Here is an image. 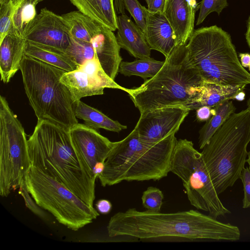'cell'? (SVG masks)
Masks as SVG:
<instances>
[{"label": "cell", "instance_id": "10", "mask_svg": "<svg viewBox=\"0 0 250 250\" xmlns=\"http://www.w3.org/2000/svg\"><path fill=\"white\" fill-rule=\"evenodd\" d=\"M69 131L73 147L83 170L95 182V167L105 163L116 142H111L97 130L85 124L78 123Z\"/></svg>", "mask_w": 250, "mask_h": 250}, {"label": "cell", "instance_id": "13", "mask_svg": "<svg viewBox=\"0 0 250 250\" xmlns=\"http://www.w3.org/2000/svg\"><path fill=\"white\" fill-rule=\"evenodd\" d=\"M23 37L28 42L65 52L71 43V37L62 15L46 8L41 10Z\"/></svg>", "mask_w": 250, "mask_h": 250}, {"label": "cell", "instance_id": "3", "mask_svg": "<svg viewBox=\"0 0 250 250\" xmlns=\"http://www.w3.org/2000/svg\"><path fill=\"white\" fill-rule=\"evenodd\" d=\"M177 140L172 134L154 144L145 142L133 129L116 144L98 176L103 187L123 181L159 180L170 172L171 163Z\"/></svg>", "mask_w": 250, "mask_h": 250}, {"label": "cell", "instance_id": "11", "mask_svg": "<svg viewBox=\"0 0 250 250\" xmlns=\"http://www.w3.org/2000/svg\"><path fill=\"white\" fill-rule=\"evenodd\" d=\"M60 80L68 89L74 103L83 97L103 95L105 88L120 89L126 93L129 90L106 75L97 58L79 65L75 70L65 72Z\"/></svg>", "mask_w": 250, "mask_h": 250}, {"label": "cell", "instance_id": "22", "mask_svg": "<svg viewBox=\"0 0 250 250\" xmlns=\"http://www.w3.org/2000/svg\"><path fill=\"white\" fill-rule=\"evenodd\" d=\"M62 16L71 38L78 41L89 42L103 25L79 11H71Z\"/></svg>", "mask_w": 250, "mask_h": 250}, {"label": "cell", "instance_id": "41", "mask_svg": "<svg viewBox=\"0 0 250 250\" xmlns=\"http://www.w3.org/2000/svg\"><path fill=\"white\" fill-rule=\"evenodd\" d=\"M247 105L248 107L250 108V97L247 101Z\"/></svg>", "mask_w": 250, "mask_h": 250}, {"label": "cell", "instance_id": "37", "mask_svg": "<svg viewBox=\"0 0 250 250\" xmlns=\"http://www.w3.org/2000/svg\"><path fill=\"white\" fill-rule=\"evenodd\" d=\"M240 62L243 67H249L250 65V54L240 53Z\"/></svg>", "mask_w": 250, "mask_h": 250}, {"label": "cell", "instance_id": "12", "mask_svg": "<svg viewBox=\"0 0 250 250\" xmlns=\"http://www.w3.org/2000/svg\"><path fill=\"white\" fill-rule=\"evenodd\" d=\"M189 111L182 106H169L146 112L141 114L134 129L142 141L156 143L175 134Z\"/></svg>", "mask_w": 250, "mask_h": 250}, {"label": "cell", "instance_id": "2", "mask_svg": "<svg viewBox=\"0 0 250 250\" xmlns=\"http://www.w3.org/2000/svg\"><path fill=\"white\" fill-rule=\"evenodd\" d=\"M27 143L32 166L57 180L93 207L95 182L83 170L69 129L48 120H38Z\"/></svg>", "mask_w": 250, "mask_h": 250}, {"label": "cell", "instance_id": "9", "mask_svg": "<svg viewBox=\"0 0 250 250\" xmlns=\"http://www.w3.org/2000/svg\"><path fill=\"white\" fill-rule=\"evenodd\" d=\"M31 163L27 139L20 121L6 98L0 96V195L19 188Z\"/></svg>", "mask_w": 250, "mask_h": 250}, {"label": "cell", "instance_id": "5", "mask_svg": "<svg viewBox=\"0 0 250 250\" xmlns=\"http://www.w3.org/2000/svg\"><path fill=\"white\" fill-rule=\"evenodd\" d=\"M186 46L189 60L204 82L231 87L250 84L230 36L216 25L194 30Z\"/></svg>", "mask_w": 250, "mask_h": 250}, {"label": "cell", "instance_id": "32", "mask_svg": "<svg viewBox=\"0 0 250 250\" xmlns=\"http://www.w3.org/2000/svg\"><path fill=\"white\" fill-rule=\"evenodd\" d=\"M19 193L23 197L26 207L34 214L44 220L48 219V215L33 199L29 193L26 185L24 178L19 187Z\"/></svg>", "mask_w": 250, "mask_h": 250}, {"label": "cell", "instance_id": "40", "mask_svg": "<svg viewBox=\"0 0 250 250\" xmlns=\"http://www.w3.org/2000/svg\"><path fill=\"white\" fill-rule=\"evenodd\" d=\"M248 158L246 160V162L249 164V168H250V151L248 152Z\"/></svg>", "mask_w": 250, "mask_h": 250}, {"label": "cell", "instance_id": "42", "mask_svg": "<svg viewBox=\"0 0 250 250\" xmlns=\"http://www.w3.org/2000/svg\"><path fill=\"white\" fill-rule=\"evenodd\" d=\"M145 1H146L147 5H148L150 2L152 1V0H145Z\"/></svg>", "mask_w": 250, "mask_h": 250}, {"label": "cell", "instance_id": "20", "mask_svg": "<svg viewBox=\"0 0 250 250\" xmlns=\"http://www.w3.org/2000/svg\"><path fill=\"white\" fill-rule=\"evenodd\" d=\"M84 15L109 28L117 29L113 0H69Z\"/></svg>", "mask_w": 250, "mask_h": 250}, {"label": "cell", "instance_id": "19", "mask_svg": "<svg viewBox=\"0 0 250 250\" xmlns=\"http://www.w3.org/2000/svg\"><path fill=\"white\" fill-rule=\"evenodd\" d=\"M245 86L231 87L204 82L198 86L191 100L183 107L189 110L207 106L213 107L225 100L234 99Z\"/></svg>", "mask_w": 250, "mask_h": 250}, {"label": "cell", "instance_id": "23", "mask_svg": "<svg viewBox=\"0 0 250 250\" xmlns=\"http://www.w3.org/2000/svg\"><path fill=\"white\" fill-rule=\"evenodd\" d=\"M74 110L77 118L83 120L87 126L98 130L103 128L119 132L127 128V126L113 120L100 110L84 103L81 100L74 103Z\"/></svg>", "mask_w": 250, "mask_h": 250}, {"label": "cell", "instance_id": "29", "mask_svg": "<svg viewBox=\"0 0 250 250\" xmlns=\"http://www.w3.org/2000/svg\"><path fill=\"white\" fill-rule=\"evenodd\" d=\"M142 202L146 210L151 212H159L163 204L164 195L159 188L149 187L142 196Z\"/></svg>", "mask_w": 250, "mask_h": 250}, {"label": "cell", "instance_id": "28", "mask_svg": "<svg viewBox=\"0 0 250 250\" xmlns=\"http://www.w3.org/2000/svg\"><path fill=\"white\" fill-rule=\"evenodd\" d=\"M66 52L79 65L88 60L97 58L90 42L78 41L72 38L71 44Z\"/></svg>", "mask_w": 250, "mask_h": 250}, {"label": "cell", "instance_id": "27", "mask_svg": "<svg viewBox=\"0 0 250 250\" xmlns=\"http://www.w3.org/2000/svg\"><path fill=\"white\" fill-rule=\"evenodd\" d=\"M24 0H0V41L12 28L16 12Z\"/></svg>", "mask_w": 250, "mask_h": 250}, {"label": "cell", "instance_id": "36", "mask_svg": "<svg viewBox=\"0 0 250 250\" xmlns=\"http://www.w3.org/2000/svg\"><path fill=\"white\" fill-rule=\"evenodd\" d=\"M95 206L97 210L103 214L108 213L112 208L111 202L106 199L99 200L97 202Z\"/></svg>", "mask_w": 250, "mask_h": 250}, {"label": "cell", "instance_id": "33", "mask_svg": "<svg viewBox=\"0 0 250 250\" xmlns=\"http://www.w3.org/2000/svg\"><path fill=\"white\" fill-rule=\"evenodd\" d=\"M240 179L242 182L244 190L242 207L247 208L250 207V168L249 167L243 168Z\"/></svg>", "mask_w": 250, "mask_h": 250}, {"label": "cell", "instance_id": "21", "mask_svg": "<svg viewBox=\"0 0 250 250\" xmlns=\"http://www.w3.org/2000/svg\"><path fill=\"white\" fill-rule=\"evenodd\" d=\"M25 55L56 67L70 72L79 65L65 52L54 48L40 45L27 41Z\"/></svg>", "mask_w": 250, "mask_h": 250}, {"label": "cell", "instance_id": "14", "mask_svg": "<svg viewBox=\"0 0 250 250\" xmlns=\"http://www.w3.org/2000/svg\"><path fill=\"white\" fill-rule=\"evenodd\" d=\"M89 42L103 70L114 80L119 72L122 58L120 53L121 48L113 31L103 25L99 32Z\"/></svg>", "mask_w": 250, "mask_h": 250}, {"label": "cell", "instance_id": "39", "mask_svg": "<svg viewBox=\"0 0 250 250\" xmlns=\"http://www.w3.org/2000/svg\"><path fill=\"white\" fill-rule=\"evenodd\" d=\"M245 93L243 91H240L234 97V99L237 101H242L245 99Z\"/></svg>", "mask_w": 250, "mask_h": 250}, {"label": "cell", "instance_id": "15", "mask_svg": "<svg viewBox=\"0 0 250 250\" xmlns=\"http://www.w3.org/2000/svg\"><path fill=\"white\" fill-rule=\"evenodd\" d=\"M163 14L173 29L177 46L186 45L194 31V10L189 0H166Z\"/></svg>", "mask_w": 250, "mask_h": 250}, {"label": "cell", "instance_id": "16", "mask_svg": "<svg viewBox=\"0 0 250 250\" xmlns=\"http://www.w3.org/2000/svg\"><path fill=\"white\" fill-rule=\"evenodd\" d=\"M144 35L150 48L161 52L165 58L177 46L173 29L163 13L148 12Z\"/></svg>", "mask_w": 250, "mask_h": 250}, {"label": "cell", "instance_id": "4", "mask_svg": "<svg viewBox=\"0 0 250 250\" xmlns=\"http://www.w3.org/2000/svg\"><path fill=\"white\" fill-rule=\"evenodd\" d=\"M152 78L127 92L140 114L186 104L204 81L188 57L186 45L176 46Z\"/></svg>", "mask_w": 250, "mask_h": 250}, {"label": "cell", "instance_id": "30", "mask_svg": "<svg viewBox=\"0 0 250 250\" xmlns=\"http://www.w3.org/2000/svg\"><path fill=\"white\" fill-rule=\"evenodd\" d=\"M122 1L124 7L133 17L135 23L145 33L149 12L147 8L142 6L138 0H122Z\"/></svg>", "mask_w": 250, "mask_h": 250}, {"label": "cell", "instance_id": "17", "mask_svg": "<svg viewBox=\"0 0 250 250\" xmlns=\"http://www.w3.org/2000/svg\"><path fill=\"white\" fill-rule=\"evenodd\" d=\"M26 42L24 37L13 29L0 41V74L4 83H9L20 70Z\"/></svg>", "mask_w": 250, "mask_h": 250}, {"label": "cell", "instance_id": "7", "mask_svg": "<svg viewBox=\"0 0 250 250\" xmlns=\"http://www.w3.org/2000/svg\"><path fill=\"white\" fill-rule=\"evenodd\" d=\"M20 70L38 120H48L69 130L78 123L70 92L60 80L66 71L26 55Z\"/></svg>", "mask_w": 250, "mask_h": 250}, {"label": "cell", "instance_id": "34", "mask_svg": "<svg viewBox=\"0 0 250 250\" xmlns=\"http://www.w3.org/2000/svg\"><path fill=\"white\" fill-rule=\"evenodd\" d=\"M196 110V118L199 122L207 121L212 116L211 107L209 106H201Z\"/></svg>", "mask_w": 250, "mask_h": 250}, {"label": "cell", "instance_id": "1", "mask_svg": "<svg viewBox=\"0 0 250 250\" xmlns=\"http://www.w3.org/2000/svg\"><path fill=\"white\" fill-rule=\"evenodd\" d=\"M216 219L193 209L161 213L130 208L113 215L107 229L111 237L126 236L142 240L165 237L190 240H239L241 234L238 227Z\"/></svg>", "mask_w": 250, "mask_h": 250}, {"label": "cell", "instance_id": "24", "mask_svg": "<svg viewBox=\"0 0 250 250\" xmlns=\"http://www.w3.org/2000/svg\"><path fill=\"white\" fill-rule=\"evenodd\" d=\"M213 108L215 113L199 131V146L201 149L208 144L213 134L235 110L234 105L230 100H225Z\"/></svg>", "mask_w": 250, "mask_h": 250}, {"label": "cell", "instance_id": "8", "mask_svg": "<svg viewBox=\"0 0 250 250\" xmlns=\"http://www.w3.org/2000/svg\"><path fill=\"white\" fill-rule=\"evenodd\" d=\"M24 180L36 203L69 229L78 230L99 216L93 207L87 205L60 182L32 166Z\"/></svg>", "mask_w": 250, "mask_h": 250}, {"label": "cell", "instance_id": "38", "mask_svg": "<svg viewBox=\"0 0 250 250\" xmlns=\"http://www.w3.org/2000/svg\"><path fill=\"white\" fill-rule=\"evenodd\" d=\"M247 30L246 33V39L249 46L250 48V16L247 23Z\"/></svg>", "mask_w": 250, "mask_h": 250}, {"label": "cell", "instance_id": "25", "mask_svg": "<svg viewBox=\"0 0 250 250\" xmlns=\"http://www.w3.org/2000/svg\"><path fill=\"white\" fill-rule=\"evenodd\" d=\"M164 62L151 58L137 59L131 62H122L119 72L126 76H139L146 80L154 77L161 69Z\"/></svg>", "mask_w": 250, "mask_h": 250}, {"label": "cell", "instance_id": "18", "mask_svg": "<svg viewBox=\"0 0 250 250\" xmlns=\"http://www.w3.org/2000/svg\"><path fill=\"white\" fill-rule=\"evenodd\" d=\"M116 38L120 47L136 59L150 58L151 49L144 33L125 14L117 17Z\"/></svg>", "mask_w": 250, "mask_h": 250}, {"label": "cell", "instance_id": "31", "mask_svg": "<svg viewBox=\"0 0 250 250\" xmlns=\"http://www.w3.org/2000/svg\"><path fill=\"white\" fill-rule=\"evenodd\" d=\"M228 5L227 0H202L199 5V13L196 24L199 25L211 13L218 15Z\"/></svg>", "mask_w": 250, "mask_h": 250}, {"label": "cell", "instance_id": "44", "mask_svg": "<svg viewBox=\"0 0 250 250\" xmlns=\"http://www.w3.org/2000/svg\"><path fill=\"white\" fill-rule=\"evenodd\" d=\"M40 2L43 1V0H39Z\"/></svg>", "mask_w": 250, "mask_h": 250}, {"label": "cell", "instance_id": "35", "mask_svg": "<svg viewBox=\"0 0 250 250\" xmlns=\"http://www.w3.org/2000/svg\"><path fill=\"white\" fill-rule=\"evenodd\" d=\"M166 2V0H152L147 5V9L150 13H163Z\"/></svg>", "mask_w": 250, "mask_h": 250}, {"label": "cell", "instance_id": "43", "mask_svg": "<svg viewBox=\"0 0 250 250\" xmlns=\"http://www.w3.org/2000/svg\"><path fill=\"white\" fill-rule=\"evenodd\" d=\"M249 71H250V65L249 66Z\"/></svg>", "mask_w": 250, "mask_h": 250}, {"label": "cell", "instance_id": "26", "mask_svg": "<svg viewBox=\"0 0 250 250\" xmlns=\"http://www.w3.org/2000/svg\"><path fill=\"white\" fill-rule=\"evenodd\" d=\"M40 2L39 0H24L16 12L12 29L23 37L37 15L36 6Z\"/></svg>", "mask_w": 250, "mask_h": 250}, {"label": "cell", "instance_id": "6", "mask_svg": "<svg viewBox=\"0 0 250 250\" xmlns=\"http://www.w3.org/2000/svg\"><path fill=\"white\" fill-rule=\"evenodd\" d=\"M250 142V108L232 113L202 149V157L219 194L240 178Z\"/></svg>", "mask_w": 250, "mask_h": 250}]
</instances>
